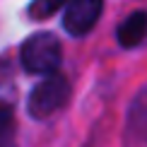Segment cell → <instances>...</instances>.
Wrapping results in <instances>:
<instances>
[{"mask_svg":"<svg viewBox=\"0 0 147 147\" xmlns=\"http://www.w3.org/2000/svg\"><path fill=\"white\" fill-rule=\"evenodd\" d=\"M22 65L27 72L34 75H48V72H56L60 60H63V48L56 34L51 32H39L34 36H29L22 44Z\"/></svg>","mask_w":147,"mask_h":147,"instance_id":"cell-1","label":"cell"},{"mask_svg":"<svg viewBox=\"0 0 147 147\" xmlns=\"http://www.w3.org/2000/svg\"><path fill=\"white\" fill-rule=\"evenodd\" d=\"M68 96H70L68 80L63 75H58V72H48L29 94V104H27L29 116L36 121H44L56 111H60L65 106V101H68Z\"/></svg>","mask_w":147,"mask_h":147,"instance_id":"cell-2","label":"cell"},{"mask_svg":"<svg viewBox=\"0 0 147 147\" xmlns=\"http://www.w3.org/2000/svg\"><path fill=\"white\" fill-rule=\"evenodd\" d=\"M63 5H68V0H32V5H29V17H32V20H46L53 12H58Z\"/></svg>","mask_w":147,"mask_h":147,"instance_id":"cell-5","label":"cell"},{"mask_svg":"<svg viewBox=\"0 0 147 147\" xmlns=\"http://www.w3.org/2000/svg\"><path fill=\"white\" fill-rule=\"evenodd\" d=\"M104 0H68L63 15V27L70 36H84L99 22Z\"/></svg>","mask_w":147,"mask_h":147,"instance_id":"cell-3","label":"cell"},{"mask_svg":"<svg viewBox=\"0 0 147 147\" xmlns=\"http://www.w3.org/2000/svg\"><path fill=\"white\" fill-rule=\"evenodd\" d=\"M12 125H15V121H12V109H10V104L0 101V145L10 142Z\"/></svg>","mask_w":147,"mask_h":147,"instance_id":"cell-6","label":"cell"},{"mask_svg":"<svg viewBox=\"0 0 147 147\" xmlns=\"http://www.w3.org/2000/svg\"><path fill=\"white\" fill-rule=\"evenodd\" d=\"M0 147H12V142H5V145H0Z\"/></svg>","mask_w":147,"mask_h":147,"instance_id":"cell-7","label":"cell"},{"mask_svg":"<svg viewBox=\"0 0 147 147\" xmlns=\"http://www.w3.org/2000/svg\"><path fill=\"white\" fill-rule=\"evenodd\" d=\"M145 36H147V12H142V10L130 12L118 24V32H116V39H118V44L123 48L138 46Z\"/></svg>","mask_w":147,"mask_h":147,"instance_id":"cell-4","label":"cell"}]
</instances>
